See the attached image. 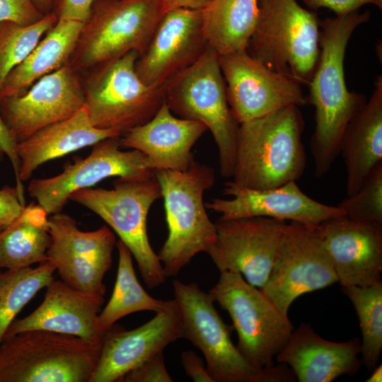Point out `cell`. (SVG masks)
<instances>
[{"instance_id":"6da1fadb","label":"cell","mask_w":382,"mask_h":382,"mask_svg":"<svg viewBox=\"0 0 382 382\" xmlns=\"http://www.w3.org/2000/svg\"><path fill=\"white\" fill-rule=\"evenodd\" d=\"M371 13L354 11L320 20L318 60L308 83V103L315 108L316 126L310 147L315 175L320 178L331 168L340 154L344 130L366 103L363 93L346 86L344 59L348 41L355 28L369 21Z\"/></svg>"},{"instance_id":"7a4b0ae2","label":"cell","mask_w":382,"mask_h":382,"mask_svg":"<svg viewBox=\"0 0 382 382\" xmlns=\"http://www.w3.org/2000/svg\"><path fill=\"white\" fill-rule=\"evenodd\" d=\"M304 126L299 108L294 105L239 124L231 181L265 190L299 179L306 166Z\"/></svg>"},{"instance_id":"3957f363","label":"cell","mask_w":382,"mask_h":382,"mask_svg":"<svg viewBox=\"0 0 382 382\" xmlns=\"http://www.w3.org/2000/svg\"><path fill=\"white\" fill-rule=\"evenodd\" d=\"M164 201L168 236L158 254L166 278L178 275L197 254L216 241L204 194L215 183L211 167L194 161L185 170H156Z\"/></svg>"},{"instance_id":"277c9868","label":"cell","mask_w":382,"mask_h":382,"mask_svg":"<svg viewBox=\"0 0 382 382\" xmlns=\"http://www.w3.org/2000/svg\"><path fill=\"white\" fill-rule=\"evenodd\" d=\"M102 343L43 330L4 337L0 382H89Z\"/></svg>"},{"instance_id":"5b68a950","label":"cell","mask_w":382,"mask_h":382,"mask_svg":"<svg viewBox=\"0 0 382 382\" xmlns=\"http://www.w3.org/2000/svg\"><path fill=\"white\" fill-rule=\"evenodd\" d=\"M181 315L183 338L203 354L214 382H288L295 376L286 364L257 369L242 356L209 293L195 283L173 282Z\"/></svg>"},{"instance_id":"8992f818","label":"cell","mask_w":382,"mask_h":382,"mask_svg":"<svg viewBox=\"0 0 382 382\" xmlns=\"http://www.w3.org/2000/svg\"><path fill=\"white\" fill-rule=\"evenodd\" d=\"M165 101L179 117L202 122L217 145L221 176L231 178L239 123L229 107L219 54L208 46L163 85Z\"/></svg>"},{"instance_id":"52a82bcc","label":"cell","mask_w":382,"mask_h":382,"mask_svg":"<svg viewBox=\"0 0 382 382\" xmlns=\"http://www.w3.org/2000/svg\"><path fill=\"white\" fill-rule=\"evenodd\" d=\"M320 19L296 0H259L247 50L269 69L308 85L319 54Z\"/></svg>"},{"instance_id":"ba28073f","label":"cell","mask_w":382,"mask_h":382,"mask_svg":"<svg viewBox=\"0 0 382 382\" xmlns=\"http://www.w3.org/2000/svg\"><path fill=\"white\" fill-rule=\"evenodd\" d=\"M161 197V187L154 175L118 178L112 189L83 188L69 198L95 212L117 234L134 257L149 289L160 286L166 279L158 255L150 245L146 226L149 211Z\"/></svg>"},{"instance_id":"9c48e42d","label":"cell","mask_w":382,"mask_h":382,"mask_svg":"<svg viewBox=\"0 0 382 382\" xmlns=\"http://www.w3.org/2000/svg\"><path fill=\"white\" fill-rule=\"evenodd\" d=\"M160 0H96L69 64L83 72L146 48L164 14Z\"/></svg>"},{"instance_id":"30bf717a","label":"cell","mask_w":382,"mask_h":382,"mask_svg":"<svg viewBox=\"0 0 382 382\" xmlns=\"http://www.w3.org/2000/svg\"><path fill=\"white\" fill-rule=\"evenodd\" d=\"M138 57L130 51L89 69L83 81L84 107L94 127L123 134L149 121L165 102L163 86L146 85L138 76Z\"/></svg>"},{"instance_id":"8fae6325","label":"cell","mask_w":382,"mask_h":382,"mask_svg":"<svg viewBox=\"0 0 382 382\" xmlns=\"http://www.w3.org/2000/svg\"><path fill=\"white\" fill-rule=\"evenodd\" d=\"M209 294L228 313L238 334L236 347L246 361L257 369L272 366L294 330L289 316L238 272H220Z\"/></svg>"},{"instance_id":"7c38bea8","label":"cell","mask_w":382,"mask_h":382,"mask_svg":"<svg viewBox=\"0 0 382 382\" xmlns=\"http://www.w3.org/2000/svg\"><path fill=\"white\" fill-rule=\"evenodd\" d=\"M337 277L319 225L286 224L262 293L284 316L300 296L324 289Z\"/></svg>"},{"instance_id":"4fadbf2b","label":"cell","mask_w":382,"mask_h":382,"mask_svg":"<svg viewBox=\"0 0 382 382\" xmlns=\"http://www.w3.org/2000/svg\"><path fill=\"white\" fill-rule=\"evenodd\" d=\"M120 136L95 144L88 156L69 165L57 175L32 180L28 187L30 196L36 199L50 216L62 212L72 192L91 187L105 178L154 176L155 170L149 168L142 152L121 149Z\"/></svg>"},{"instance_id":"5bb4252c","label":"cell","mask_w":382,"mask_h":382,"mask_svg":"<svg viewBox=\"0 0 382 382\" xmlns=\"http://www.w3.org/2000/svg\"><path fill=\"white\" fill-rule=\"evenodd\" d=\"M231 110L241 124L290 105L308 104L301 84L273 71L247 50L219 56Z\"/></svg>"},{"instance_id":"9a60e30c","label":"cell","mask_w":382,"mask_h":382,"mask_svg":"<svg viewBox=\"0 0 382 382\" xmlns=\"http://www.w3.org/2000/svg\"><path fill=\"white\" fill-rule=\"evenodd\" d=\"M216 238L207 251L220 272H238L262 289L272 267L286 221L255 216L219 219Z\"/></svg>"},{"instance_id":"2e32d148","label":"cell","mask_w":382,"mask_h":382,"mask_svg":"<svg viewBox=\"0 0 382 382\" xmlns=\"http://www.w3.org/2000/svg\"><path fill=\"white\" fill-rule=\"evenodd\" d=\"M83 107V81L69 64L42 77L23 93L0 99L1 117L17 143Z\"/></svg>"},{"instance_id":"e0dca14e","label":"cell","mask_w":382,"mask_h":382,"mask_svg":"<svg viewBox=\"0 0 382 382\" xmlns=\"http://www.w3.org/2000/svg\"><path fill=\"white\" fill-rule=\"evenodd\" d=\"M183 338L176 300L130 330L115 323L104 333L100 357L89 382H121L125 376L170 343Z\"/></svg>"},{"instance_id":"ac0fdd59","label":"cell","mask_w":382,"mask_h":382,"mask_svg":"<svg viewBox=\"0 0 382 382\" xmlns=\"http://www.w3.org/2000/svg\"><path fill=\"white\" fill-rule=\"evenodd\" d=\"M209 46L201 10L177 8L166 12L135 71L146 85L162 86L178 71L194 63Z\"/></svg>"},{"instance_id":"d6986e66","label":"cell","mask_w":382,"mask_h":382,"mask_svg":"<svg viewBox=\"0 0 382 382\" xmlns=\"http://www.w3.org/2000/svg\"><path fill=\"white\" fill-rule=\"evenodd\" d=\"M223 193L231 199L214 198L205 203L206 208L219 213V219L223 220L263 216L319 225L328 219L345 215L338 206L311 198L296 181L265 190L247 188L228 181Z\"/></svg>"},{"instance_id":"ffe728a7","label":"cell","mask_w":382,"mask_h":382,"mask_svg":"<svg viewBox=\"0 0 382 382\" xmlns=\"http://www.w3.org/2000/svg\"><path fill=\"white\" fill-rule=\"evenodd\" d=\"M319 227L342 286L381 282L382 223L357 221L343 215L328 219Z\"/></svg>"},{"instance_id":"44dd1931","label":"cell","mask_w":382,"mask_h":382,"mask_svg":"<svg viewBox=\"0 0 382 382\" xmlns=\"http://www.w3.org/2000/svg\"><path fill=\"white\" fill-rule=\"evenodd\" d=\"M45 289L38 307L27 316L14 320L4 337L43 330L103 342L105 332L99 327L98 315L105 301L103 296L81 292L54 279Z\"/></svg>"},{"instance_id":"7402d4cb","label":"cell","mask_w":382,"mask_h":382,"mask_svg":"<svg viewBox=\"0 0 382 382\" xmlns=\"http://www.w3.org/2000/svg\"><path fill=\"white\" fill-rule=\"evenodd\" d=\"M207 130L201 122L175 117L165 101L149 121L123 133L120 146L142 152L154 170L183 171L195 161L192 149Z\"/></svg>"},{"instance_id":"603a6c76","label":"cell","mask_w":382,"mask_h":382,"mask_svg":"<svg viewBox=\"0 0 382 382\" xmlns=\"http://www.w3.org/2000/svg\"><path fill=\"white\" fill-rule=\"evenodd\" d=\"M360 345L358 338L344 342L327 340L302 323L293 330L275 359L289 366L299 382H330L358 371Z\"/></svg>"},{"instance_id":"cb8c5ba5","label":"cell","mask_w":382,"mask_h":382,"mask_svg":"<svg viewBox=\"0 0 382 382\" xmlns=\"http://www.w3.org/2000/svg\"><path fill=\"white\" fill-rule=\"evenodd\" d=\"M117 129H99L93 125L85 107L71 117L47 125L17 144L19 177L27 181L45 162L105 139L122 135Z\"/></svg>"},{"instance_id":"d4e9b609","label":"cell","mask_w":382,"mask_h":382,"mask_svg":"<svg viewBox=\"0 0 382 382\" xmlns=\"http://www.w3.org/2000/svg\"><path fill=\"white\" fill-rule=\"evenodd\" d=\"M340 153L346 168V193L350 196L382 163L381 76H377L369 100L347 125L341 138Z\"/></svg>"},{"instance_id":"484cf974","label":"cell","mask_w":382,"mask_h":382,"mask_svg":"<svg viewBox=\"0 0 382 382\" xmlns=\"http://www.w3.org/2000/svg\"><path fill=\"white\" fill-rule=\"evenodd\" d=\"M83 23L58 20L28 57L6 76L0 99L25 92L42 77L69 64Z\"/></svg>"},{"instance_id":"4316f807","label":"cell","mask_w":382,"mask_h":382,"mask_svg":"<svg viewBox=\"0 0 382 382\" xmlns=\"http://www.w3.org/2000/svg\"><path fill=\"white\" fill-rule=\"evenodd\" d=\"M209 46L219 56L247 50L259 16V0H212L201 10Z\"/></svg>"},{"instance_id":"83f0119b","label":"cell","mask_w":382,"mask_h":382,"mask_svg":"<svg viewBox=\"0 0 382 382\" xmlns=\"http://www.w3.org/2000/svg\"><path fill=\"white\" fill-rule=\"evenodd\" d=\"M48 214L38 204L25 205L21 214L0 231V269H17L48 260L52 238Z\"/></svg>"},{"instance_id":"f1b7e54d","label":"cell","mask_w":382,"mask_h":382,"mask_svg":"<svg viewBox=\"0 0 382 382\" xmlns=\"http://www.w3.org/2000/svg\"><path fill=\"white\" fill-rule=\"evenodd\" d=\"M116 246L119 260L113 291L98 315L99 327L104 332L129 314L145 311L158 313L171 302V299H155L144 289L137 279L130 250L120 240Z\"/></svg>"},{"instance_id":"f546056e","label":"cell","mask_w":382,"mask_h":382,"mask_svg":"<svg viewBox=\"0 0 382 382\" xmlns=\"http://www.w3.org/2000/svg\"><path fill=\"white\" fill-rule=\"evenodd\" d=\"M48 222L52 242L47 252L70 254L112 265L116 238L108 226L83 231L74 218L62 212L50 215Z\"/></svg>"},{"instance_id":"4dcf8cb0","label":"cell","mask_w":382,"mask_h":382,"mask_svg":"<svg viewBox=\"0 0 382 382\" xmlns=\"http://www.w3.org/2000/svg\"><path fill=\"white\" fill-rule=\"evenodd\" d=\"M55 272L49 260L35 267L0 269V345L16 316L54 279Z\"/></svg>"},{"instance_id":"1f68e13d","label":"cell","mask_w":382,"mask_h":382,"mask_svg":"<svg viewBox=\"0 0 382 382\" xmlns=\"http://www.w3.org/2000/svg\"><path fill=\"white\" fill-rule=\"evenodd\" d=\"M342 286L359 318L362 337L361 362L372 371L377 366L382 349V282L367 286Z\"/></svg>"},{"instance_id":"d6a6232c","label":"cell","mask_w":382,"mask_h":382,"mask_svg":"<svg viewBox=\"0 0 382 382\" xmlns=\"http://www.w3.org/2000/svg\"><path fill=\"white\" fill-rule=\"evenodd\" d=\"M57 22L52 12L28 25L0 22V88L7 74L28 57Z\"/></svg>"},{"instance_id":"836d02e7","label":"cell","mask_w":382,"mask_h":382,"mask_svg":"<svg viewBox=\"0 0 382 382\" xmlns=\"http://www.w3.org/2000/svg\"><path fill=\"white\" fill-rule=\"evenodd\" d=\"M338 207L352 220L382 223V163L376 167L354 194L347 196Z\"/></svg>"},{"instance_id":"e575fe53","label":"cell","mask_w":382,"mask_h":382,"mask_svg":"<svg viewBox=\"0 0 382 382\" xmlns=\"http://www.w3.org/2000/svg\"><path fill=\"white\" fill-rule=\"evenodd\" d=\"M45 16L33 0H0V22L11 21L28 25L40 21Z\"/></svg>"},{"instance_id":"d590c367","label":"cell","mask_w":382,"mask_h":382,"mask_svg":"<svg viewBox=\"0 0 382 382\" xmlns=\"http://www.w3.org/2000/svg\"><path fill=\"white\" fill-rule=\"evenodd\" d=\"M164 362L163 352H160L128 372L122 382H172Z\"/></svg>"},{"instance_id":"8d00e7d4","label":"cell","mask_w":382,"mask_h":382,"mask_svg":"<svg viewBox=\"0 0 382 382\" xmlns=\"http://www.w3.org/2000/svg\"><path fill=\"white\" fill-rule=\"evenodd\" d=\"M17 144L0 115V158L6 156L10 159L15 174V187L18 192L21 204L25 206L24 187L19 177L20 161L17 154Z\"/></svg>"},{"instance_id":"74e56055","label":"cell","mask_w":382,"mask_h":382,"mask_svg":"<svg viewBox=\"0 0 382 382\" xmlns=\"http://www.w3.org/2000/svg\"><path fill=\"white\" fill-rule=\"evenodd\" d=\"M96 0H52V13L58 20L84 23L90 16Z\"/></svg>"},{"instance_id":"f35d334b","label":"cell","mask_w":382,"mask_h":382,"mask_svg":"<svg viewBox=\"0 0 382 382\" xmlns=\"http://www.w3.org/2000/svg\"><path fill=\"white\" fill-rule=\"evenodd\" d=\"M311 11L320 8L332 10L336 16L348 14L357 11L366 4H374L382 8V0H302Z\"/></svg>"},{"instance_id":"ab89813d","label":"cell","mask_w":382,"mask_h":382,"mask_svg":"<svg viewBox=\"0 0 382 382\" xmlns=\"http://www.w3.org/2000/svg\"><path fill=\"white\" fill-rule=\"evenodd\" d=\"M16 187L5 186L0 190V231L8 226L23 212Z\"/></svg>"},{"instance_id":"60d3db41","label":"cell","mask_w":382,"mask_h":382,"mask_svg":"<svg viewBox=\"0 0 382 382\" xmlns=\"http://www.w3.org/2000/svg\"><path fill=\"white\" fill-rule=\"evenodd\" d=\"M180 360L185 374L194 381L214 382L202 359L195 352H183Z\"/></svg>"},{"instance_id":"b9f144b4","label":"cell","mask_w":382,"mask_h":382,"mask_svg":"<svg viewBox=\"0 0 382 382\" xmlns=\"http://www.w3.org/2000/svg\"><path fill=\"white\" fill-rule=\"evenodd\" d=\"M164 13L177 8L202 10L212 0H160Z\"/></svg>"},{"instance_id":"7bdbcfd3","label":"cell","mask_w":382,"mask_h":382,"mask_svg":"<svg viewBox=\"0 0 382 382\" xmlns=\"http://www.w3.org/2000/svg\"><path fill=\"white\" fill-rule=\"evenodd\" d=\"M33 1L43 15L51 13L52 0H33Z\"/></svg>"},{"instance_id":"ee69618b","label":"cell","mask_w":382,"mask_h":382,"mask_svg":"<svg viewBox=\"0 0 382 382\" xmlns=\"http://www.w3.org/2000/svg\"><path fill=\"white\" fill-rule=\"evenodd\" d=\"M372 374L366 380L367 382H381L382 381V366L379 365L375 367Z\"/></svg>"}]
</instances>
